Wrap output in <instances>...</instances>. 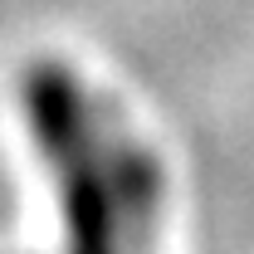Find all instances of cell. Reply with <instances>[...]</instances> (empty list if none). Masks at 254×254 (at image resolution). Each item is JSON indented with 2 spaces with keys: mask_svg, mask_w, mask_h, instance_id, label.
Here are the masks:
<instances>
[{
  "mask_svg": "<svg viewBox=\"0 0 254 254\" xmlns=\"http://www.w3.org/2000/svg\"><path fill=\"white\" fill-rule=\"evenodd\" d=\"M34 123L68 200L73 254H123L137 245L157 205L152 157L103 123L93 98L59 68L34 73Z\"/></svg>",
  "mask_w": 254,
  "mask_h": 254,
  "instance_id": "6da1fadb",
  "label": "cell"
}]
</instances>
